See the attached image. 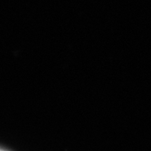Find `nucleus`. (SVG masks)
Instances as JSON below:
<instances>
[{"label":"nucleus","instance_id":"1","mask_svg":"<svg viewBox=\"0 0 151 151\" xmlns=\"http://www.w3.org/2000/svg\"><path fill=\"white\" fill-rule=\"evenodd\" d=\"M0 151H4V150H0Z\"/></svg>","mask_w":151,"mask_h":151}]
</instances>
